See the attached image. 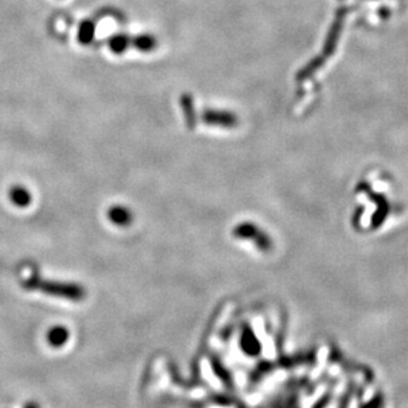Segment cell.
Returning a JSON list of instances; mask_svg holds the SVG:
<instances>
[{
  "instance_id": "6da1fadb",
  "label": "cell",
  "mask_w": 408,
  "mask_h": 408,
  "mask_svg": "<svg viewBox=\"0 0 408 408\" xmlns=\"http://www.w3.org/2000/svg\"><path fill=\"white\" fill-rule=\"evenodd\" d=\"M30 288H39L45 292H49V295L64 296L69 299H81L82 297V290L78 285H71V284H51V282L39 283L29 282Z\"/></svg>"
},
{
  "instance_id": "7a4b0ae2",
  "label": "cell",
  "mask_w": 408,
  "mask_h": 408,
  "mask_svg": "<svg viewBox=\"0 0 408 408\" xmlns=\"http://www.w3.org/2000/svg\"><path fill=\"white\" fill-rule=\"evenodd\" d=\"M131 42H132V36H130L128 33L119 32L110 36V39L107 40V45L114 55H123L131 48Z\"/></svg>"
},
{
  "instance_id": "3957f363",
  "label": "cell",
  "mask_w": 408,
  "mask_h": 408,
  "mask_svg": "<svg viewBox=\"0 0 408 408\" xmlns=\"http://www.w3.org/2000/svg\"><path fill=\"white\" fill-rule=\"evenodd\" d=\"M131 46H134L141 53H151L157 46V39L151 33H141V35L132 36Z\"/></svg>"
},
{
  "instance_id": "277c9868",
  "label": "cell",
  "mask_w": 408,
  "mask_h": 408,
  "mask_svg": "<svg viewBox=\"0 0 408 408\" xmlns=\"http://www.w3.org/2000/svg\"><path fill=\"white\" fill-rule=\"evenodd\" d=\"M96 33H97V24L93 20L86 19L80 24L77 30L78 42L82 45H90L96 39Z\"/></svg>"
},
{
  "instance_id": "5b68a950",
  "label": "cell",
  "mask_w": 408,
  "mask_h": 408,
  "mask_svg": "<svg viewBox=\"0 0 408 408\" xmlns=\"http://www.w3.org/2000/svg\"><path fill=\"white\" fill-rule=\"evenodd\" d=\"M10 197L11 201L16 204L17 206H27L28 204H30V192L28 189H26L24 186H20V185H16L11 192H10Z\"/></svg>"
},
{
  "instance_id": "8992f818",
  "label": "cell",
  "mask_w": 408,
  "mask_h": 408,
  "mask_svg": "<svg viewBox=\"0 0 408 408\" xmlns=\"http://www.w3.org/2000/svg\"><path fill=\"white\" fill-rule=\"evenodd\" d=\"M110 218L115 224L126 225L127 222L131 220V213L123 206H114L110 211Z\"/></svg>"
},
{
  "instance_id": "52a82bcc",
  "label": "cell",
  "mask_w": 408,
  "mask_h": 408,
  "mask_svg": "<svg viewBox=\"0 0 408 408\" xmlns=\"http://www.w3.org/2000/svg\"><path fill=\"white\" fill-rule=\"evenodd\" d=\"M48 338H49V342L53 346L58 348L60 345H62L68 339V333H66V330L64 328H56L49 333V337Z\"/></svg>"
},
{
  "instance_id": "ba28073f",
  "label": "cell",
  "mask_w": 408,
  "mask_h": 408,
  "mask_svg": "<svg viewBox=\"0 0 408 408\" xmlns=\"http://www.w3.org/2000/svg\"><path fill=\"white\" fill-rule=\"evenodd\" d=\"M204 119H205V122H208V123H214V125H217V123H220V122H224V123H229V122H231L233 121V116H230V115H220L218 113H206L204 115Z\"/></svg>"
},
{
  "instance_id": "9c48e42d",
  "label": "cell",
  "mask_w": 408,
  "mask_h": 408,
  "mask_svg": "<svg viewBox=\"0 0 408 408\" xmlns=\"http://www.w3.org/2000/svg\"><path fill=\"white\" fill-rule=\"evenodd\" d=\"M183 109L184 113H185V116H186V119H188V123H189V125H192V123H193V119H192V114H193V110H192V100H190L189 97H184Z\"/></svg>"
},
{
  "instance_id": "30bf717a",
  "label": "cell",
  "mask_w": 408,
  "mask_h": 408,
  "mask_svg": "<svg viewBox=\"0 0 408 408\" xmlns=\"http://www.w3.org/2000/svg\"><path fill=\"white\" fill-rule=\"evenodd\" d=\"M27 408H39L37 406H35V405H29L28 407Z\"/></svg>"
}]
</instances>
